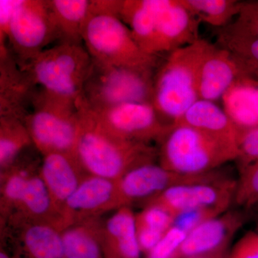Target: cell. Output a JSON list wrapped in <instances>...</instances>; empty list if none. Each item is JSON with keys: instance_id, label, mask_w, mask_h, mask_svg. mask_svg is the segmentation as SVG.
<instances>
[{"instance_id": "f1b7e54d", "label": "cell", "mask_w": 258, "mask_h": 258, "mask_svg": "<svg viewBox=\"0 0 258 258\" xmlns=\"http://www.w3.org/2000/svg\"><path fill=\"white\" fill-rule=\"evenodd\" d=\"M190 13L205 23L222 28L235 15H238L243 2L237 0H181Z\"/></svg>"}, {"instance_id": "5bb4252c", "label": "cell", "mask_w": 258, "mask_h": 258, "mask_svg": "<svg viewBox=\"0 0 258 258\" xmlns=\"http://www.w3.org/2000/svg\"><path fill=\"white\" fill-rule=\"evenodd\" d=\"M244 222V215L240 212L228 211L203 222L187 234L180 247L177 258L226 253L227 246Z\"/></svg>"}, {"instance_id": "2e32d148", "label": "cell", "mask_w": 258, "mask_h": 258, "mask_svg": "<svg viewBox=\"0 0 258 258\" xmlns=\"http://www.w3.org/2000/svg\"><path fill=\"white\" fill-rule=\"evenodd\" d=\"M13 229V249L16 258H66L60 230L43 222L8 220L1 225Z\"/></svg>"}, {"instance_id": "8fae6325", "label": "cell", "mask_w": 258, "mask_h": 258, "mask_svg": "<svg viewBox=\"0 0 258 258\" xmlns=\"http://www.w3.org/2000/svg\"><path fill=\"white\" fill-rule=\"evenodd\" d=\"M237 181L225 176L222 179L197 184L173 186L144 204L157 205L175 217L189 210L215 208L227 212L235 200Z\"/></svg>"}, {"instance_id": "836d02e7", "label": "cell", "mask_w": 258, "mask_h": 258, "mask_svg": "<svg viewBox=\"0 0 258 258\" xmlns=\"http://www.w3.org/2000/svg\"><path fill=\"white\" fill-rule=\"evenodd\" d=\"M224 212L215 208L197 209L181 212L174 217L173 226L188 234L203 222L220 216Z\"/></svg>"}, {"instance_id": "277c9868", "label": "cell", "mask_w": 258, "mask_h": 258, "mask_svg": "<svg viewBox=\"0 0 258 258\" xmlns=\"http://www.w3.org/2000/svg\"><path fill=\"white\" fill-rule=\"evenodd\" d=\"M237 157L235 144L178 123L171 125L158 149L159 164L184 175L211 172Z\"/></svg>"}, {"instance_id": "7402d4cb", "label": "cell", "mask_w": 258, "mask_h": 258, "mask_svg": "<svg viewBox=\"0 0 258 258\" xmlns=\"http://www.w3.org/2000/svg\"><path fill=\"white\" fill-rule=\"evenodd\" d=\"M8 220L43 222L57 226L60 230V214L55 208L40 171L32 176L14 211Z\"/></svg>"}, {"instance_id": "f35d334b", "label": "cell", "mask_w": 258, "mask_h": 258, "mask_svg": "<svg viewBox=\"0 0 258 258\" xmlns=\"http://www.w3.org/2000/svg\"><path fill=\"white\" fill-rule=\"evenodd\" d=\"M227 253L217 254V255L208 256V257H193V258H225L227 256Z\"/></svg>"}, {"instance_id": "74e56055", "label": "cell", "mask_w": 258, "mask_h": 258, "mask_svg": "<svg viewBox=\"0 0 258 258\" xmlns=\"http://www.w3.org/2000/svg\"><path fill=\"white\" fill-rule=\"evenodd\" d=\"M0 258H16L14 254L12 253L10 251L8 250L4 246L1 245L0 248Z\"/></svg>"}, {"instance_id": "4dcf8cb0", "label": "cell", "mask_w": 258, "mask_h": 258, "mask_svg": "<svg viewBox=\"0 0 258 258\" xmlns=\"http://www.w3.org/2000/svg\"><path fill=\"white\" fill-rule=\"evenodd\" d=\"M174 217L157 205H147L136 215L137 228H147L166 233L174 224Z\"/></svg>"}, {"instance_id": "e0dca14e", "label": "cell", "mask_w": 258, "mask_h": 258, "mask_svg": "<svg viewBox=\"0 0 258 258\" xmlns=\"http://www.w3.org/2000/svg\"><path fill=\"white\" fill-rule=\"evenodd\" d=\"M40 175L61 217L64 204L88 174L74 154L52 153L42 156Z\"/></svg>"}, {"instance_id": "4316f807", "label": "cell", "mask_w": 258, "mask_h": 258, "mask_svg": "<svg viewBox=\"0 0 258 258\" xmlns=\"http://www.w3.org/2000/svg\"><path fill=\"white\" fill-rule=\"evenodd\" d=\"M217 46L230 52L247 77L258 81V37L233 24L220 28Z\"/></svg>"}, {"instance_id": "603a6c76", "label": "cell", "mask_w": 258, "mask_h": 258, "mask_svg": "<svg viewBox=\"0 0 258 258\" xmlns=\"http://www.w3.org/2000/svg\"><path fill=\"white\" fill-rule=\"evenodd\" d=\"M223 109L238 130L258 126V81L243 76L222 98Z\"/></svg>"}, {"instance_id": "1f68e13d", "label": "cell", "mask_w": 258, "mask_h": 258, "mask_svg": "<svg viewBox=\"0 0 258 258\" xmlns=\"http://www.w3.org/2000/svg\"><path fill=\"white\" fill-rule=\"evenodd\" d=\"M237 147L239 170L258 162V126L238 130Z\"/></svg>"}, {"instance_id": "d6986e66", "label": "cell", "mask_w": 258, "mask_h": 258, "mask_svg": "<svg viewBox=\"0 0 258 258\" xmlns=\"http://www.w3.org/2000/svg\"><path fill=\"white\" fill-rule=\"evenodd\" d=\"M34 146L6 169L0 170V212L4 221L14 211L32 176L40 171L42 157ZM42 156V155H41Z\"/></svg>"}, {"instance_id": "ffe728a7", "label": "cell", "mask_w": 258, "mask_h": 258, "mask_svg": "<svg viewBox=\"0 0 258 258\" xmlns=\"http://www.w3.org/2000/svg\"><path fill=\"white\" fill-rule=\"evenodd\" d=\"M102 242L105 258H142L136 214L130 207L115 210L103 222Z\"/></svg>"}, {"instance_id": "484cf974", "label": "cell", "mask_w": 258, "mask_h": 258, "mask_svg": "<svg viewBox=\"0 0 258 258\" xmlns=\"http://www.w3.org/2000/svg\"><path fill=\"white\" fill-rule=\"evenodd\" d=\"M120 18L141 48L153 54L156 29L155 0H123ZM157 56V55H156Z\"/></svg>"}, {"instance_id": "3957f363", "label": "cell", "mask_w": 258, "mask_h": 258, "mask_svg": "<svg viewBox=\"0 0 258 258\" xmlns=\"http://www.w3.org/2000/svg\"><path fill=\"white\" fill-rule=\"evenodd\" d=\"M214 44L200 38L173 51L159 64L154 79L152 105L166 123L172 124L200 99V68Z\"/></svg>"}, {"instance_id": "f546056e", "label": "cell", "mask_w": 258, "mask_h": 258, "mask_svg": "<svg viewBox=\"0 0 258 258\" xmlns=\"http://www.w3.org/2000/svg\"><path fill=\"white\" fill-rule=\"evenodd\" d=\"M234 200L243 208H251L258 204V162L240 169Z\"/></svg>"}, {"instance_id": "cb8c5ba5", "label": "cell", "mask_w": 258, "mask_h": 258, "mask_svg": "<svg viewBox=\"0 0 258 258\" xmlns=\"http://www.w3.org/2000/svg\"><path fill=\"white\" fill-rule=\"evenodd\" d=\"M103 222L88 219L60 231L66 258H105L102 242Z\"/></svg>"}, {"instance_id": "d590c367", "label": "cell", "mask_w": 258, "mask_h": 258, "mask_svg": "<svg viewBox=\"0 0 258 258\" xmlns=\"http://www.w3.org/2000/svg\"><path fill=\"white\" fill-rule=\"evenodd\" d=\"M21 0H0V52L8 50L10 25Z\"/></svg>"}, {"instance_id": "30bf717a", "label": "cell", "mask_w": 258, "mask_h": 258, "mask_svg": "<svg viewBox=\"0 0 258 258\" xmlns=\"http://www.w3.org/2000/svg\"><path fill=\"white\" fill-rule=\"evenodd\" d=\"M225 176L217 169L199 175H184L151 162L129 171L118 180V186L122 207H130L136 203L144 205L173 186L215 181Z\"/></svg>"}, {"instance_id": "d6a6232c", "label": "cell", "mask_w": 258, "mask_h": 258, "mask_svg": "<svg viewBox=\"0 0 258 258\" xmlns=\"http://www.w3.org/2000/svg\"><path fill=\"white\" fill-rule=\"evenodd\" d=\"M187 234L172 226L145 258H177L180 247Z\"/></svg>"}, {"instance_id": "ac0fdd59", "label": "cell", "mask_w": 258, "mask_h": 258, "mask_svg": "<svg viewBox=\"0 0 258 258\" xmlns=\"http://www.w3.org/2000/svg\"><path fill=\"white\" fill-rule=\"evenodd\" d=\"M243 76H247L230 52L214 45L200 68L199 98L212 102L222 99L233 83Z\"/></svg>"}, {"instance_id": "9c48e42d", "label": "cell", "mask_w": 258, "mask_h": 258, "mask_svg": "<svg viewBox=\"0 0 258 258\" xmlns=\"http://www.w3.org/2000/svg\"><path fill=\"white\" fill-rule=\"evenodd\" d=\"M91 111L112 134L136 143L159 144L171 125L161 118L151 103H123Z\"/></svg>"}, {"instance_id": "7c38bea8", "label": "cell", "mask_w": 258, "mask_h": 258, "mask_svg": "<svg viewBox=\"0 0 258 258\" xmlns=\"http://www.w3.org/2000/svg\"><path fill=\"white\" fill-rule=\"evenodd\" d=\"M122 208L118 181L88 175L64 204L60 217V231L88 219Z\"/></svg>"}, {"instance_id": "9a60e30c", "label": "cell", "mask_w": 258, "mask_h": 258, "mask_svg": "<svg viewBox=\"0 0 258 258\" xmlns=\"http://www.w3.org/2000/svg\"><path fill=\"white\" fill-rule=\"evenodd\" d=\"M38 87L9 50L0 53V117L23 120L32 109Z\"/></svg>"}, {"instance_id": "d4e9b609", "label": "cell", "mask_w": 258, "mask_h": 258, "mask_svg": "<svg viewBox=\"0 0 258 258\" xmlns=\"http://www.w3.org/2000/svg\"><path fill=\"white\" fill-rule=\"evenodd\" d=\"M59 42L82 45L91 0H47Z\"/></svg>"}, {"instance_id": "6da1fadb", "label": "cell", "mask_w": 258, "mask_h": 258, "mask_svg": "<svg viewBox=\"0 0 258 258\" xmlns=\"http://www.w3.org/2000/svg\"><path fill=\"white\" fill-rule=\"evenodd\" d=\"M79 128L74 155L88 175L118 181L129 171L158 158L150 144L128 142L103 125L83 101L77 103Z\"/></svg>"}, {"instance_id": "7a4b0ae2", "label": "cell", "mask_w": 258, "mask_h": 258, "mask_svg": "<svg viewBox=\"0 0 258 258\" xmlns=\"http://www.w3.org/2000/svg\"><path fill=\"white\" fill-rule=\"evenodd\" d=\"M121 0H91L83 42L93 60L113 66L154 70L159 57L144 52L120 18Z\"/></svg>"}, {"instance_id": "44dd1931", "label": "cell", "mask_w": 258, "mask_h": 258, "mask_svg": "<svg viewBox=\"0 0 258 258\" xmlns=\"http://www.w3.org/2000/svg\"><path fill=\"white\" fill-rule=\"evenodd\" d=\"M173 123L188 125L237 146L238 129L223 108L219 106L215 102L199 99Z\"/></svg>"}, {"instance_id": "e575fe53", "label": "cell", "mask_w": 258, "mask_h": 258, "mask_svg": "<svg viewBox=\"0 0 258 258\" xmlns=\"http://www.w3.org/2000/svg\"><path fill=\"white\" fill-rule=\"evenodd\" d=\"M232 24L258 37V1L243 2L237 20Z\"/></svg>"}, {"instance_id": "83f0119b", "label": "cell", "mask_w": 258, "mask_h": 258, "mask_svg": "<svg viewBox=\"0 0 258 258\" xmlns=\"http://www.w3.org/2000/svg\"><path fill=\"white\" fill-rule=\"evenodd\" d=\"M23 120L0 117V170L11 165L25 151L32 147Z\"/></svg>"}, {"instance_id": "5b68a950", "label": "cell", "mask_w": 258, "mask_h": 258, "mask_svg": "<svg viewBox=\"0 0 258 258\" xmlns=\"http://www.w3.org/2000/svg\"><path fill=\"white\" fill-rule=\"evenodd\" d=\"M91 64L92 57L82 45L59 42L22 69L40 89L77 104Z\"/></svg>"}, {"instance_id": "ab89813d", "label": "cell", "mask_w": 258, "mask_h": 258, "mask_svg": "<svg viewBox=\"0 0 258 258\" xmlns=\"http://www.w3.org/2000/svg\"><path fill=\"white\" fill-rule=\"evenodd\" d=\"M227 256H226V257H225V258H227Z\"/></svg>"}, {"instance_id": "52a82bcc", "label": "cell", "mask_w": 258, "mask_h": 258, "mask_svg": "<svg viewBox=\"0 0 258 258\" xmlns=\"http://www.w3.org/2000/svg\"><path fill=\"white\" fill-rule=\"evenodd\" d=\"M24 123L32 144L42 156L52 153L74 154L79 128L76 103L38 88Z\"/></svg>"}, {"instance_id": "ba28073f", "label": "cell", "mask_w": 258, "mask_h": 258, "mask_svg": "<svg viewBox=\"0 0 258 258\" xmlns=\"http://www.w3.org/2000/svg\"><path fill=\"white\" fill-rule=\"evenodd\" d=\"M58 34L47 0H21L10 25L8 48L21 68L25 67Z\"/></svg>"}, {"instance_id": "8d00e7d4", "label": "cell", "mask_w": 258, "mask_h": 258, "mask_svg": "<svg viewBox=\"0 0 258 258\" xmlns=\"http://www.w3.org/2000/svg\"><path fill=\"white\" fill-rule=\"evenodd\" d=\"M227 258H258V234L252 231L246 233Z\"/></svg>"}, {"instance_id": "8992f818", "label": "cell", "mask_w": 258, "mask_h": 258, "mask_svg": "<svg viewBox=\"0 0 258 258\" xmlns=\"http://www.w3.org/2000/svg\"><path fill=\"white\" fill-rule=\"evenodd\" d=\"M156 71L113 66L92 59L80 99L93 111L123 103H152Z\"/></svg>"}, {"instance_id": "4fadbf2b", "label": "cell", "mask_w": 258, "mask_h": 258, "mask_svg": "<svg viewBox=\"0 0 258 258\" xmlns=\"http://www.w3.org/2000/svg\"><path fill=\"white\" fill-rule=\"evenodd\" d=\"M156 29L153 54L170 52L200 40V21L181 0H155Z\"/></svg>"}]
</instances>
